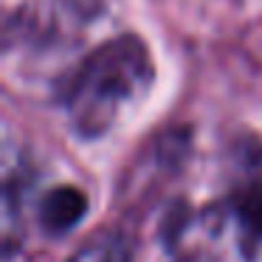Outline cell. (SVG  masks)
Listing matches in <instances>:
<instances>
[{
    "mask_svg": "<svg viewBox=\"0 0 262 262\" xmlns=\"http://www.w3.org/2000/svg\"><path fill=\"white\" fill-rule=\"evenodd\" d=\"M155 82V65L138 34H119L96 46L57 82V102L79 138H102L124 110L141 102Z\"/></svg>",
    "mask_w": 262,
    "mask_h": 262,
    "instance_id": "6da1fadb",
    "label": "cell"
},
{
    "mask_svg": "<svg viewBox=\"0 0 262 262\" xmlns=\"http://www.w3.org/2000/svg\"><path fill=\"white\" fill-rule=\"evenodd\" d=\"M88 214V198L76 186H54L37 206V223L48 234H62L79 226Z\"/></svg>",
    "mask_w": 262,
    "mask_h": 262,
    "instance_id": "7a4b0ae2",
    "label": "cell"
},
{
    "mask_svg": "<svg viewBox=\"0 0 262 262\" xmlns=\"http://www.w3.org/2000/svg\"><path fill=\"white\" fill-rule=\"evenodd\" d=\"M68 262H133V245L121 231H102L88 239Z\"/></svg>",
    "mask_w": 262,
    "mask_h": 262,
    "instance_id": "3957f363",
    "label": "cell"
}]
</instances>
